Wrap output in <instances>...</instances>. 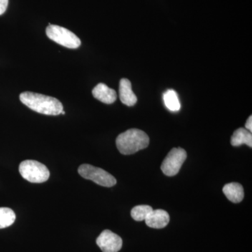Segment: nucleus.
I'll use <instances>...</instances> for the list:
<instances>
[{
    "label": "nucleus",
    "mask_w": 252,
    "mask_h": 252,
    "mask_svg": "<svg viewBox=\"0 0 252 252\" xmlns=\"http://www.w3.org/2000/svg\"><path fill=\"white\" fill-rule=\"evenodd\" d=\"M164 103L169 110L172 112H177L181 108L180 99L178 98L177 93L175 91H167L163 94Z\"/></svg>",
    "instance_id": "ddd939ff"
},
{
    "label": "nucleus",
    "mask_w": 252,
    "mask_h": 252,
    "mask_svg": "<svg viewBox=\"0 0 252 252\" xmlns=\"http://www.w3.org/2000/svg\"><path fill=\"white\" fill-rule=\"evenodd\" d=\"M223 192L225 197L234 203H240L245 195L243 186L235 182L225 185L223 187Z\"/></svg>",
    "instance_id": "9b49d317"
},
{
    "label": "nucleus",
    "mask_w": 252,
    "mask_h": 252,
    "mask_svg": "<svg viewBox=\"0 0 252 252\" xmlns=\"http://www.w3.org/2000/svg\"><path fill=\"white\" fill-rule=\"evenodd\" d=\"M245 127H246L247 130L250 131V132H252V117L250 116V117L248 118V121H247L246 124H245Z\"/></svg>",
    "instance_id": "f3484780"
},
{
    "label": "nucleus",
    "mask_w": 252,
    "mask_h": 252,
    "mask_svg": "<svg viewBox=\"0 0 252 252\" xmlns=\"http://www.w3.org/2000/svg\"><path fill=\"white\" fill-rule=\"evenodd\" d=\"M20 100L28 108L45 115L57 116L63 111V105L59 99L32 92H23Z\"/></svg>",
    "instance_id": "f257e3e1"
},
{
    "label": "nucleus",
    "mask_w": 252,
    "mask_h": 252,
    "mask_svg": "<svg viewBox=\"0 0 252 252\" xmlns=\"http://www.w3.org/2000/svg\"><path fill=\"white\" fill-rule=\"evenodd\" d=\"M146 224L150 228H165L170 221V216L165 210H154L145 219Z\"/></svg>",
    "instance_id": "6e6552de"
},
{
    "label": "nucleus",
    "mask_w": 252,
    "mask_h": 252,
    "mask_svg": "<svg viewBox=\"0 0 252 252\" xmlns=\"http://www.w3.org/2000/svg\"><path fill=\"white\" fill-rule=\"evenodd\" d=\"M8 4H9V0H0V16L6 11Z\"/></svg>",
    "instance_id": "dca6fc26"
},
{
    "label": "nucleus",
    "mask_w": 252,
    "mask_h": 252,
    "mask_svg": "<svg viewBox=\"0 0 252 252\" xmlns=\"http://www.w3.org/2000/svg\"><path fill=\"white\" fill-rule=\"evenodd\" d=\"M79 175L86 180L93 181L94 183L104 187H112L117 184L114 176L103 169L94 167L89 164H83L78 169Z\"/></svg>",
    "instance_id": "39448f33"
},
{
    "label": "nucleus",
    "mask_w": 252,
    "mask_h": 252,
    "mask_svg": "<svg viewBox=\"0 0 252 252\" xmlns=\"http://www.w3.org/2000/svg\"><path fill=\"white\" fill-rule=\"evenodd\" d=\"M230 143L234 147H239L242 144H247L250 148L252 147V132L247 129L240 127L235 131L232 135Z\"/></svg>",
    "instance_id": "f8f14e48"
},
{
    "label": "nucleus",
    "mask_w": 252,
    "mask_h": 252,
    "mask_svg": "<svg viewBox=\"0 0 252 252\" xmlns=\"http://www.w3.org/2000/svg\"><path fill=\"white\" fill-rule=\"evenodd\" d=\"M19 172L21 176L31 183H43L49 180V169L36 160H24L20 164Z\"/></svg>",
    "instance_id": "7ed1b4c3"
},
{
    "label": "nucleus",
    "mask_w": 252,
    "mask_h": 252,
    "mask_svg": "<svg viewBox=\"0 0 252 252\" xmlns=\"http://www.w3.org/2000/svg\"><path fill=\"white\" fill-rule=\"evenodd\" d=\"M46 33L50 39L68 49H75L81 46L80 39L66 28L49 23L46 28Z\"/></svg>",
    "instance_id": "20e7f679"
},
{
    "label": "nucleus",
    "mask_w": 252,
    "mask_h": 252,
    "mask_svg": "<svg viewBox=\"0 0 252 252\" xmlns=\"http://www.w3.org/2000/svg\"><path fill=\"white\" fill-rule=\"evenodd\" d=\"M187 157V154L185 149H172L162 162L161 165L162 172L169 177L177 175Z\"/></svg>",
    "instance_id": "423d86ee"
},
{
    "label": "nucleus",
    "mask_w": 252,
    "mask_h": 252,
    "mask_svg": "<svg viewBox=\"0 0 252 252\" xmlns=\"http://www.w3.org/2000/svg\"><path fill=\"white\" fill-rule=\"evenodd\" d=\"M119 97L123 104L132 107L137 102L135 94L132 90L130 81L127 79H122L119 84Z\"/></svg>",
    "instance_id": "9d476101"
},
{
    "label": "nucleus",
    "mask_w": 252,
    "mask_h": 252,
    "mask_svg": "<svg viewBox=\"0 0 252 252\" xmlns=\"http://www.w3.org/2000/svg\"><path fill=\"white\" fill-rule=\"evenodd\" d=\"M16 215L11 209L0 207V229L7 228L14 223Z\"/></svg>",
    "instance_id": "4468645a"
},
{
    "label": "nucleus",
    "mask_w": 252,
    "mask_h": 252,
    "mask_svg": "<svg viewBox=\"0 0 252 252\" xmlns=\"http://www.w3.org/2000/svg\"><path fill=\"white\" fill-rule=\"evenodd\" d=\"M153 211V208L149 205H137L131 210V217L134 220L142 221L145 220L149 214Z\"/></svg>",
    "instance_id": "2eb2a0df"
},
{
    "label": "nucleus",
    "mask_w": 252,
    "mask_h": 252,
    "mask_svg": "<svg viewBox=\"0 0 252 252\" xmlns=\"http://www.w3.org/2000/svg\"><path fill=\"white\" fill-rule=\"evenodd\" d=\"M116 144L121 154L131 155L147 148L149 144V137L144 131L129 129L118 136Z\"/></svg>",
    "instance_id": "f03ea898"
},
{
    "label": "nucleus",
    "mask_w": 252,
    "mask_h": 252,
    "mask_svg": "<svg viewBox=\"0 0 252 252\" xmlns=\"http://www.w3.org/2000/svg\"><path fill=\"white\" fill-rule=\"evenodd\" d=\"M61 114H63V115H64V114H65V112H64V111H63V112H61Z\"/></svg>",
    "instance_id": "a211bd4d"
},
{
    "label": "nucleus",
    "mask_w": 252,
    "mask_h": 252,
    "mask_svg": "<svg viewBox=\"0 0 252 252\" xmlns=\"http://www.w3.org/2000/svg\"><path fill=\"white\" fill-rule=\"evenodd\" d=\"M93 95L104 104H112L117 100V92L103 83H99L93 89Z\"/></svg>",
    "instance_id": "1a4fd4ad"
},
{
    "label": "nucleus",
    "mask_w": 252,
    "mask_h": 252,
    "mask_svg": "<svg viewBox=\"0 0 252 252\" xmlns=\"http://www.w3.org/2000/svg\"><path fill=\"white\" fill-rule=\"evenodd\" d=\"M102 252H118L122 248V238L109 230H104L96 240Z\"/></svg>",
    "instance_id": "0eeeda50"
}]
</instances>
